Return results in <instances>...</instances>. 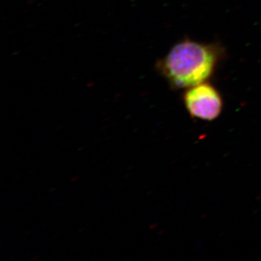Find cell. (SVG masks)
<instances>
[{
    "mask_svg": "<svg viewBox=\"0 0 261 261\" xmlns=\"http://www.w3.org/2000/svg\"><path fill=\"white\" fill-rule=\"evenodd\" d=\"M184 104L192 118L211 121L221 115L224 107L222 96L209 82L185 89Z\"/></svg>",
    "mask_w": 261,
    "mask_h": 261,
    "instance_id": "cell-2",
    "label": "cell"
},
{
    "mask_svg": "<svg viewBox=\"0 0 261 261\" xmlns=\"http://www.w3.org/2000/svg\"><path fill=\"white\" fill-rule=\"evenodd\" d=\"M224 55L218 44L185 39L176 43L156 67L170 87L187 89L208 82Z\"/></svg>",
    "mask_w": 261,
    "mask_h": 261,
    "instance_id": "cell-1",
    "label": "cell"
}]
</instances>
